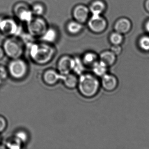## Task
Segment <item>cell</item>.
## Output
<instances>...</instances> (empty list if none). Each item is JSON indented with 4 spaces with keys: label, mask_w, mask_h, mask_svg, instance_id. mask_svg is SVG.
Instances as JSON below:
<instances>
[{
    "label": "cell",
    "mask_w": 149,
    "mask_h": 149,
    "mask_svg": "<svg viewBox=\"0 0 149 149\" xmlns=\"http://www.w3.org/2000/svg\"><path fill=\"white\" fill-rule=\"evenodd\" d=\"M9 71L12 77L15 79L22 78L28 73V65L24 60L21 59H14L9 65Z\"/></svg>",
    "instance_id": "cell-5"
},
{
    "label": "cell",
    "mask_w": 149,
    "mask_h": 149,
    "mask_svg": "<svg viewBox=\"0 0 149 149\" xmlns=\"http://www.w3.org/2000/svg\"><path fill=\"white\" fill-rule=\"evenodd\" d=\"M4 53L13 59L20 58L23 52L22 45L15 36L8 37L3 43Z\"/></svg>",
    "instance_id": "cell-3"
},
{
    "label": "cell",
    "mask_w": 149,
    "mask_h": 149,
    "mask_svg": "<svg viewBox=\"0 0 149 149\" xmlns=\"http://www.w3.org/2000/svg\"><path fill=\"white\" fill-rule=\"evenodd\" d=\"M89 8L92 15H102L107 9V4L102 0H94L90 3Z\"/></svg>",
    "instance_id": "cell-16"
},
{
    "label": "cell",
    "mask_w": 149,
    "mask_h": 149,
    "mask_svg": "<svg viewBox=\"0 0 149 149\" xmlns=\"http://www.w3.org/2000/svg\"><path fill=\"white\" fill-rule=\"evenodd\" d=\"M89 13L88 7L83 4H78L73 9L72 15L74 20L83 24L88 20Z\"/></svg>",
    "instance_id": "cell-13"
},
{
    "label": "cell",
    "mask_w": 149,
    "mask_h": 149,
    "mask_svg": "<svg viewBox=\"0 0 149 149\" xmlns=\"http://www.w3.org/2000/svg\"><path fill=\"white\" fill-rule=\"evenodd\" d=\"M138 45L141 50L149 52V35L141 36L138 39Z\"/></svg>",
    "instance_id": "cell-23"
},
{
    "label": "cell",
    "mask_w": 149,
    "mask_h": 149,
    "mask_svg": "<svg viewBox=\"0 0 149 149\" xmlns=\"http://www.w3.org/2000/svg\"><path fill=\"white\" fill-rule=\"evenodd\" d=\"M58 38L57 31L53 28H48L43 35L41 36L42 40L48 44L56 42Z\"/></svg>",
    "instance_id": "cell-19"
},
{
    "label": "cell",
    "mask_w": 149,
    "mask_h": 149,
    "mask_svg": "<svg viewBox=\"0 0 149 149\" xmlns=\"http://www.w3.org/2000/svg\"><path fill=\"white\" fill-rule=\"evenodd\" d=\"M98 77L89 73H85L78 77L77 87L80 94L87 99L96 96L100 88V81Z\"/></svg>",
    "instance_id": "cell-1"
},
{
    "label": "cell",
    "mask_w": 149,
    "mask_h": 149,
    "mask_svg": "<svg viewBox=\"0 0 149 149\" xmlns=\"http://www.w3.org/2000/svg\"><path fill=\"white\" fill-rule=\"evenodd\" d=\"M133 24L131 20L127 17H121L118 18L113 25L114 31L123 35L128 34L132 30Z\"/></svg>",
    "instance_id": "cell-12"
},
{
    "label": "cell",
    "mask_w": 149,
    "mask_h": 149,
    "mask_svg": "<svg viewBox=\"0 0 149 149\" xmlns=\"http://www.w3.org/2000/svg\"><path fill=\"white\" fill-rule=\"evenodd\" d=\"M29 47V54L31 59L40 65H44L50 62L56 53L54 48L47 43H32Z\"/></svg>",
    "instance_id": "cell-2"
},
{
    "label": "cell",
    "mask_w": 149,
    "mask_h": 149,
    "mask_svg": "<svg viewBox=\"0 0 149 149\" xmlns=\"http://www.w3.org/2000/svg\"><path fill=\"white\" fill-rule=\"evenodd\" d=\"M78 77L74 73L62 74L61 81H62L64 86L69 89H73L77 87L78 83Z\"/></svg>",
    "instance_id": "cell-15"
},
{
    "label": "cell",
    "mask_w": 149,
    "mask_h": 149,
    "mask_svg": "<svg viewBox=\"0 0 149 149\" xmlns=\"http://www.w3.org/2000/svg\"><path fill=\"white\" fill-rule=\"evenodd\" d=\"M110 51L116 56L121 55L123 52V48L120 45H112L110 48Z\"/></svg>",
    "instance_id": "cell-26"
},
{
    "label": "cell",
    "mask_w": 149,
    "mask_h": 149,
    "mask_svg": "<svg viewBox=\"0 0 149 149\" xmlns=\"http://www.w3.org/2000/svg\"><path fill=\"white\" fill-rule=\"evenodd\" d=\"M21 28L13 18L0 17V33L8 37L19 35Z\"/></svg>",
    "instance_id": "cell-4"
},
{
    "label": "cell",
    "mask_w": 149,
    "mask_h": 149,
    "mask_svg": "<svg viewBox=\"0 0 149 149\" xmlns=\"http://www.w3.org/2000/svg\"><path fill=\"white\" fill-rule=\"evenodd\" d=\"M87 21L89 29L96 34L102 33L107 27V21L102 15H92Z\"/></svg>",
    "instance_id": "cell-8"
},
{
    "label": "cell",
    "mask_w": 149,
    "mask_h": 149,
    "mask_svg": "<svg viewBox=\"0 0 149 149\" xmlns=\"http://www.w3.org/2000/svg\"><path fill=\"white\" fill-rule=\"evenodd\" d=\"M81 59L85 67L91 68L99 60V56L94 52H88L85 53Z\"/></svg>",
    "instance_id": "cell-18"
},
{
    "label": "cell",
    "mask_w": 149,
    "mask_h": 149,
    "mask_svg": "<svg viewBox=\"0 0 149 149\" xmlns=\"http://www.w3.org/2000/svg\"><path fill=\"white\" fill-rule=\"evenodd\" d=\"M144 7L145 10L149 13V0H145L144 3Z\"/></svg>",
    "instance_id": "cell-30"
},
{
    "label": "cell",
    "mask_w": 149,
    "mask_h": 149,
    "mask_svg": "<svg viewBox=\"0 0 149 149\" xmlns=\"http://www.w3.org/2000/svg\"><path fill=\"white\" fill-rule=\"evenodd\" d=\"M66 29L70 34L76 35L81 31L83 29V26L82 24L74 20L70 21L67 23Z\"/></svg>",
    "instance_id": "cell-20"
},
{
    "label": "cell",
    "mask_w": 149,
    "mask_h": 149,
    "mask_svg": "<svg viewBox=\"0 0 149 149\" xmlns=\"http://www.w3.org/2000/svg\"><path fill=\"white\" fill-rule=\"evenodd\" d=\"M4 52L3 51V48L0 47V59H1L4 56Z\"/></svg>",
    "instance_id": "cell-31"
},
{
    "label": "cell",
    "mask_w": 149,
    "mask_h": 149,
    "mask_svg": "<svg viewBox=\"0 0 149 149\" xmlns=\"http://www.w3.org/2000/svg\"><path fill=\"white\" fill-rule=\"evenodd\" d=\"M144 28L146 32L149 34V19H148L144 23Z\"/></svg>",
    "instance_id": "cell-29"
},
{
    "label": "cell",
    "mask_w": 149,
    "mask_h": 149,
    "mask_svg": "<svg viewBox=\"0 0 149 149\" xmlns=\"http://www.w3.org/2000/svg\"><path fill=\"white\" fill-rule=\"evenodd\" d=\"M6 127V122L5 119L0 117V132H2Z\"/></svg>",
    "instance_id": "cell-28"
},
{
    "label": "cell",
    "mask_w": 149,
    "mask_h": 149,
    "mask_svg": "<svg viewBox=\"0 0 149 149\" xmlns=\"http://www.w3.org/2000/svg\"><path fill=\"white\" fill-rule=\"evenodd\" d=\"M74 66L73 68V71L74 74L77 76H79L81 74L84 73L85 71V67L82 62L81 59L79 57H74Z\"/></svg>",
    "instance_id": "cell-21"
},
{
    "label": "cell",
    "mask_w": 149,
    "mask_h": 149,
    "mask_svg": "<svg viewBox=\"0 0 149 149\" xmlns=\"http://www.w3.org/2000/svg\"><path fill=\"white\" fill-rule=\"evenodd\" d=\"M62 74L57 70L48 69L45 70L42 74V80L44 83L49 86H53L61 81Z\"/></svg>",
    "instance_id": "cell-11"
},
{
    "label": "cell",
    "mask_w": 149,
    "mask_h": 149,
    "mask_svg": "<svg viewBox=\"0 0 149 149\" xmlns=\"http://www.w3.org/2000/svg\"><path fill=\"white\" fill-rule=\"evenodd\" d=\"M7 76V72L4 67L0 66V80L4 79Z\"/></svg>",
    "instance_id": "cell-27"
},
{
    "label": "cell",
    "mask_w": 149,
    "mask_h": 149,
    "mask_svg": "<svg viewBox=\"0 0 149 149\" xmlns=\"http://www.w3.org/2000/svg\"><path fill=\"white\" fill-rule=\"evenodd\" d=\"M48 28L46 21L39 17H33L32 20L28 23L29 33L33 36H42Z\"/></svg>",
    "instance_id": "cell-6"
},
{
    "label": "cell",
    "mask_w": 149,
    "mask_h": 149,
    "mask_svg": "<svg viewBox=\"0 0 149 149\" xmlns=\"http://www.w3.org/2000/svg\"><path fill=\"white\" fill-rule=\"evenodd\" d=\"M74 57L64 55L60 58L57 64V71L62 74H66L73 71L74 66Z\"/></svg>",
    "instance_id": "cell-9"
},
{
    "label": "cell",
    "mask_w": 149,
    "mask_h": 149,
    "mask_svg": "<svg viewBox=\"0 0 149 149\" xmlns=\"http://www.w3.org/2000/svg\"><path fill=\"white\" fill-rule=\"evenodd\" d=\"M101 86L105 91L112 92L116 90L119 85V81L116 76L107 73L101 77Z\"/></svg>",
    "instance_id": "cell-10"
},
{
    "label": "cell",
    "mask_w": 149,
    "mask_h": 149,
    "mask_svg": "<svg viewBox=\"0 0 149 149\" xmlns=\"http://www.w3.org/2000/svg\"><path fill=\"white\" fill-rule=\"evenodd\" d=\"M15 138L21 144L25 143L28 140V134L24 131H19L16 134Z\"/></svg>",
    "instance_id": "cell-25"
},
{
    "label": "cell",
    "mask_w": 149,
    "mask_h": 149,
    "mask_svg": "<svg viewBox=\"0 0 149 149\" xmlns=\"http://www.w3.org/2000/svg\"><path fill=\"white\" fill-rule=\"evenodd\" d=\"M33 15L37 16H40L43 15L45 11L44 6L41 3H36L32 6L31 9Z\"/></svg>",
    "instance_id": "cell-24"
},
{
    "label": "cell",
    "mask_w": 149,
    "mask_h": 149,
    "mask_svg": "<svg viewBox=\"0 0 149 149\" xmlns=\"http://www.w3.org/2000/svg\"><path fill=\"white\" fill-rule=\"evenodd\" d=\"M13 13L18 20L27 23L32 20L34 15L29 6L22 2L14 5Z\"/></svg>",
    "instance_id": "cell-7"
},
{
    "label": "cell",
    "mask_w": 149,
    "mask_h": 149,
    "mask_svg": "<svg viewBox=\"0 0 149 149\" xmlns=\"http://www.w3.org/2000/svg\"><path fill=\"white\" fill-rule=\"evenodd\" d=\"M99 60L109 67L116 64L117 60V56L110 50H105L101 52L99 55Z\"/></svg>",
    "instance_id": "cell-14"
},
{
    "label": "cell",
    "mask_w": 149,
    "mask_h": 149,
    "mask_svg": "<svg viewBox=\"0 0 149 149\" xmlns=\"http://www.w3.org/2000/svg\"><path fill=\"white\" fill-rule=\"evenodd\" d=\"M109 67L104 63L100 60L96 61L91 67L92 73L97 77L101 78L102 76L107 73Z\"/></svg>",
    "instance_id": "cell-17"
},
{
    "label": "cell",
    "mask_w": 149,
    "mask_h": 149,
    "mask_svg": "<svg viewBox=\"0 0 149 149\" xmlns=\"http://www.w3.org/2000/svg\"><path fill=\"white\" fill-rule=\"evenodd\" d=\"M109 41L112 45H120L124 42V35L116 31H114L109 35Z\"/></svg>",
    "instance_id": "cell-22"
}]
</instances>
